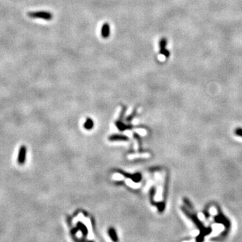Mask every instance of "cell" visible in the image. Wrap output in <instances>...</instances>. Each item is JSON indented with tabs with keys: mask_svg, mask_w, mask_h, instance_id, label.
<instances>
[{
	"mask_svg": "<svg viewBox=\"0 0 242 242\" xmlns=\"http://www.w3.org/2000/svg\"><path fill=\"white\" fill-rule=\"evenodd\" d=\"M28 16L31 18H39L45 20H51L53 19L52 14L45 11H30L28 13Z\"/></svg>",
	"mask_w": 242,
	"mask_h": 242,
	"instance_id": "6da1fadb",
	"label": "cell"
},
{
	"mask_svg": "<svg viewBox=\"0 0 242 242\" xmlns=\"http://www.w3.org/2000/svg\"><path fill=\"white\" fill-rule=\"evenodd\" d=\"M167 46V40L166 38H163L159 41V48H160V54L164 55L166 58L169 57V51L166 49Z\"/></svg>",
	"mask_w": 242,
	"mask_h": 242,
	"instance_id": "3957f363",
	"label": "cell"
},
{
	"mask_svg": "<svg viewBox=\"0 0 242 242\" xmlns=\"http://www.w3.org/2000/svg\"><path fill=\"white\" fill-rule=\"evenodd\" d=\"M93 126V122L91 120H88L87 122L85 123V127L87 129H90Z\"/></svg>",
	"mask_w": 242,
	"mask_h": 242,
	"instance_id": "5b68a950",
	"label": "cell"
},
{
	"mask_svg": "<svg viewBox=\"0 0 242 242\" xmlns=\"http://www.w3.org/2000/svg\"><path fill=\"white\" fill-rule=\"evenodd\" d=\"M110 34V27L108 23H104L101 28V36L104 38H108Z\"/></svg>",
	"mask_w": 242,
	"mask_h": 242,
	"instance_id": "277c9868",
	"label": "cell"
},
{
	"mask_svg": "<svg viewBox=\"0 0 242 242\" xmlns=\"http://www.w3.org/2000/svg\"><path fill=\"white\" fill-rule=\"evenodd\" d=\"M27 149L25 145H22L20 147L19 153L18 156V163L20 165H24L26 162V155Z\"/></svg>",
	"mask_w": 242,
	"mask_h": 242,
	"instance_id": "7a4b0ae2",
	"label": "cell"
}]
</instances>
